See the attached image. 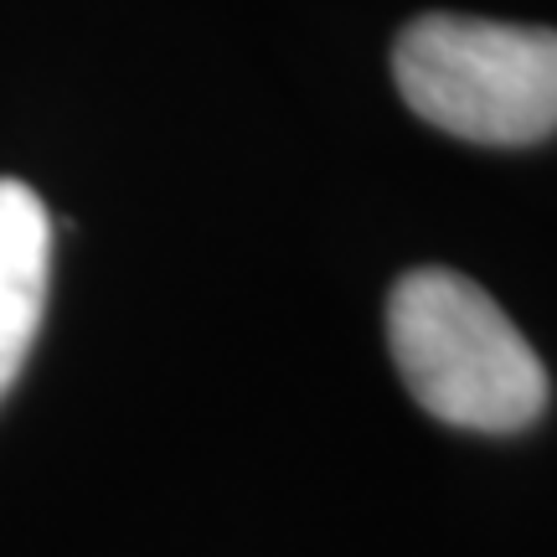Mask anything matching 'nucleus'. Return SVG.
<instances>
[{"instance_id":"f257e3e1","label":"nucleus","mask_w":557,"mask_h":557,"mask_svg":"<svg viewBox=\"0 0 557 557\" xmlns=\"http://www.w3.org/2000/svg\"><path fill=\"white\" fill-rule=\"evenodd\" d=\"M387 341L408 393L455 429L517 434L547 408L542 357L455 269H413L393 284Z\"/></svg>"},{"instance_id":"f03ea898","label":"nucleus","mask_w":557,"mask_h":557,"mask_svg":"<svg viewBox=\"0 0 557 557\" xmlns=\"http://www.w3.org/2000/svg\"><path fill=\"white\" fill-rule=\"evenodd\" d=\"M418 120L475 145H537L557 129V32L480 16H418L393 47Z\"/></svg>"},{"instance_id":"7ed1b4c3","label":"nucleus","mask_w":557,"mask_h":557,"mask_svg":"<svg viewBox=\"0 0 557 557\" xmlns=\"http://www.w3.org/2000/svg\"><path fill=\"white\" fill-rule=\"evenodd\" d=\"M47 278H52V218L32 186L0 176V398L37 341Z\"/></svg>"}]
</instances>
